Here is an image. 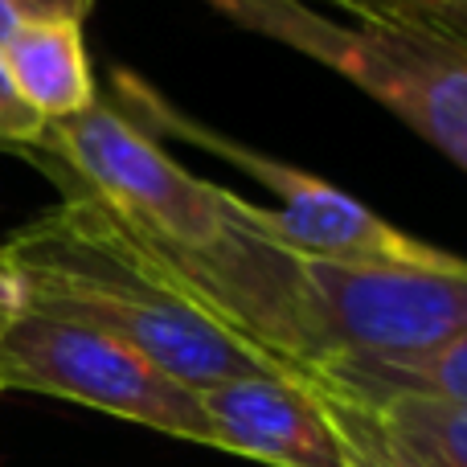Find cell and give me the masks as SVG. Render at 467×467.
Instances as JSON below:
<instances>
[{"label": "cell", "mask_w": 467, "mask_h": 467, "mask_svg": "<svg viewBox=\"0 0 467 467\" xmlns=\"http://www.w3.org/2000/svg\"><path fill=\"white\" fill-rule=\"evenodd\" d=\"M16 25H21V16H16L13 8H8L5 0H0V46H5V41L16 33Z\"/></svg>", "instance_id": "2e32d148"}, {"label": "cell", "mask_w": 467, "mask_h": 467, "mask_svg": "<svg viewBox=\"0 0 467 467\" xmlns=\"http://www.w3.org/2000/svg\"><path fill=\"white\" fill-rule=\"evenodd\" d=\"M307 5H337L348 16H381L467 57V0H307Z\"/></svg>", "instance_id": "7c38bea8"}, {"label": "cell", "mask_w": 467, "mask_h": 467, "mask_svg": "<svg viewBox=\"0 0 467 467\" xmlns=\"http://www.w3.org/2000/svg\"><path fill=\"white\" fill-rule=\"evenodd\" d=\"M0 66L41 123L70 119L99 99L78 21H21L0 46Z\"/></svg>", "instance_id": "ba28073f"}, {"label": "cell", "mask_w": 467, "mask_h": 467, "mask_svg": "<svg viewBox=\"0 0 467 467\" xmlns=\"http://www.w3.org/2000/svg\"><path fill=\"white\" fill-rule=\"evenodd\" d=\"M25 156L54 172L66 189L99 197L172 263L213 258L238 234L226 210V189L193 177L152 131L107 99H95L70 119L46 123L37 148Z\"/></svg>", "instance_id": "7a4b0ae2"}, {"label": "cell", "mask_w": 467, "mask_h": 467, "mask_svg": "<svg viewBox=\"0 0 467 467\" xmlns=\"http://www.w3.org/2000/svg\"><path fill=\"white\" fill-rule=\"evenodd\" d=\"M21 21H87L95 0H5Z\"/></svg>", "instance_id": "5bb4252c"}, {"label": "cell", "mask_w": 467, "mask_h": 467, "mask_svg": "<svg viewBox=\"0 0 467 467\" xmlns=\"http://www.w3.org/2000/svg\"><path fill=\"white\" fill-rule=\"evenodd\" d=\"M0 254L21 279V307L90 324L197 394L242 378H296L87 189H66L62 205L21 226Z\"/></svg>", "instance_id": "6da1fadb"}, {"label": "cell", "mask_w": 467, "mask_h": 467, "mask_svg": "<svg viewBox=\"0 0 467 467\" xmlns=\"http://www.w3.org/2000/svg\"><path fill=\"white\" fill-rule=\"evenodd\" d=\"M316 389H320L324 406H328L332 422L340 431L348 467H431L381 422L378 410H369L365 402H357L348 394H337V389H324V386H316Z\"/></svg>", "instance_id": "8fae6325"}, {"label": "cell", "mask_w": 467, "mask_h": 467, "mask_svg": "<svg viewBox=\"0 0 467 467\" xmlns=\"http://www.w3.org/2000/svg\"><path fill=\"white\" fill-rule=\"evenodd\" d=\"M242 29L291 46L369 99L467 172V57L381 16H324L307 0H202Z\"/></svg>", "instance_id": "3957f363"}, {"label": "cell", "mask_w": 467, "mask_h": 467, "mask_svg": "<svg viewBox=\"0 0 467 467\" xmlns=\"http://www.w3.org/2000/svg\"><path fill=\"white\" fill-rule=\"evenodd\" d=\"M304 381L348 394L365 406H381L389 398H422V402L467 406V328L419 357H402V361L345 357V361H328L320 369H312Z\"/></svg>", "instance_id": "9c48e42d"}, {"label": "cell", "mask_w": 467, "mask_h": 467, "mask_svg": "<svg viewBox=\"0 0 467 467\" xmlns=\"http://www.w3.org/2000/svg\"><path fill=\"white\" fill-rule=\"evenodd\" d=\"M111 87H115V107H119L123 115H131L144 131H152L156 140L161 136L185 140V144L222 156L226 164L242 169L246 177H254L258 185L279 202V210H263V205L246 202V197L230 193V189H226V210L242 226L279 242L291 254L340 258V263H419V266H439V263H451L455 258V254H447V250L427 246V242L389 226L386 218L365 210L345 189H332L328 181L291 169L279 156H266V152H258V148L238 144V140L213 131L210 123H197L193 115L177 111L161 90L148 87L136 74L115 70Z\"/></svg>", "instance_id": "277c9868"}, {"label": "cell", "mask_w": 467, "mask_h": 467, "mask_svg": "<svg viewBox=\"0 0 467 467\" xmlns=\"http://www.w3.org/2000/svg\"><path fill=\"white\" fill-rule=\"evenodd\" d=\"M0 389H25L218 447L202 394L181 386L123 340L62 316L21 307L0 340Z\"/></svg>", "instance_id": "8992f818"}, {"label": "cell", "mask_w": 467, "mask_h": 467, "mask_svg": "<svg viewBox=\"0 0 467 467\" xmlns=\"http://www.w3.org/2000/svg\"><path fill=\"white\" fill-rule=\"evenodd\" d=\"M218 451L266 467H348L340 431L320 389L304 378L271 373L213 386L202 394Z\"/></svg>", "instance_id": "52a82bcc"}, {"label": "cell", "mask_w": 467, "mask_h": 467, "mask_svg": "<svg viewBox=\"0 0 467 467\" xmlns=\"http://www.w3.org/2000/svg\"><path fill=\"white\" fill-rule=\"evenodd\" d=\"M16 312H21V279L8 266V258L0 254V340H5L8 324L16 320Z\"/></svg>", "instance_id": "9a60e30c"}, {"label": "cell", "mask_w": 467, "mask_h": 467, "mask_svg": "<svg viewBox=\"0 0 467 467\" xmlns=\"http://www.w3.org/2000/svg\"><path fill=\"white\" fill-rule=\"evenodd\" d=\"M46 123L21 103V95L13 90L5 66H0V148H13V152H29L37 148Z\"/></svg>", "instance_id": "4fadbf2b"}, {"label": "cell", "mask_w": 467, "mask_h": 467, "mask_svg": "<svg viewBox=\"0 0 467 467\" xmlns=\"http://www.w3.org/2000/svg\"><path fill=\"white\" fill-rule=\"evenodd\" d=\"M296 258L299 275V378L328 361H402L467 328V258L340 263Z\"/></svg>", "instance_id": "5b68a950"}, {"label": "cell", "mask_w": 467, "mask_h": 467, "mask_svg": "<svg viewBox=\"0 0 467 467\" xmlns=\"http://www.w3.org/2000/svg\"><path fill=\"white\" fill-rule=\"evenodd\" d=\"M369 410H378L381 422L431 467H467V406L389 398Z\"/></svg>", "instance_id": "30bf717a"}]
</instances>
